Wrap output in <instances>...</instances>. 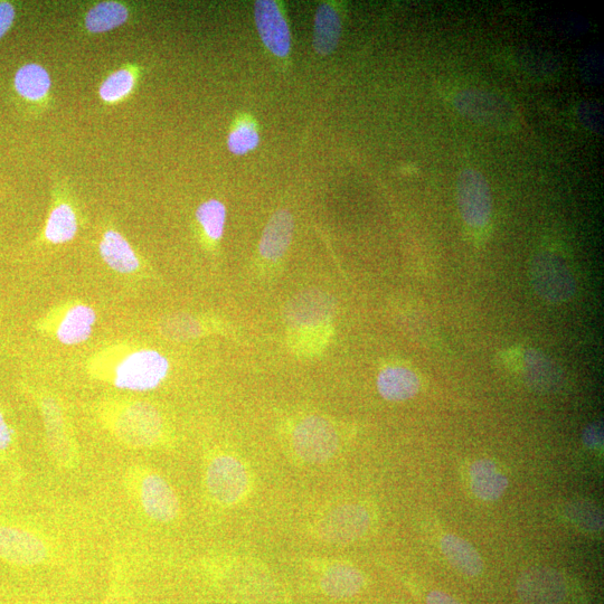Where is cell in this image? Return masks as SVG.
Wrapping results in <instances>:
<instances>
[{
	"instance_id": "obj_1",
	"label": "cell",
	"mask_w": 604,
	"mask_h": 604,
	"mask_svg": "<svg viewBox=\"0 0 604 604\" xmlns=\"http://www.w3.org/2000/svg\"><path fill=\"white\" fill-rule=\"evenodd\" d=\"M453 106L462 117L480 126L511 130L518 126V111L500 94L483 89H465L456 94Z\"/></svg>"
},
{
	"instance_id": "obj_2",
	"label": "cell",
	"mask_w": 604,
	"mask_h": 604,
	"mask_svg": "<svg viewBox=\"0 0 604 604\" xmlns=\"http://www.w3.org/2000/svg\"><path fill=\"white\" fill-rule=\"evenodd\" d=\"M532 287L549 304H563L577 291V281L568 263L550 251L537 253L530 267Z\"/></svg>"
},
{
	"instance_id": "obj_3",
	"label": "cell",
	"mask_w": 604,
	"mask_h": 604,
	"mask_svg": "<svg viewBox=\"0 0 604 604\" xmlns=\"http://www.w3.org/2000/svg\"><path fill=\"white\" fill-rule=\"evenodd\" d=\"M456 190L462 221L471 229H485L493 216V195L486 176L475 168L462 169Z\"/></svg>"
},
{
	"instance_id": "obj_4",
	"label": "cell",
	"mask_w": 604,
	"mask_h": 604,
	"mask_svg": "<svg viewBox=\"0 0 604 604\" xmlns=\"http://www.w3.org/2000/svg\"><path fill=\"white\" fill-rule=\"evenodd\" d=\"M169 372L167 358L153 349L128 355L116 370L115 385L118 389L132 392L155 390Z\"/></svg>"
},
{
	"instance_id": "obj_5",
	"label": "cell",
	"mask_w": 604,
	"mask_h": 604,
	"mask_svg": "<svg viewBox=\"0 0 604 604\" xmlns=\"http://www.w3.org/2000/svg\"><path fill=\"white\" fill-rule=\"evenodd\" d=\"M292 441L297 455L314 465L332 459L339 447L338 433L333 424L320 417L302 420L294 431Z\"/></svg>"
},
{
	"instance_id": "obj_6",
	"label": "cell",
	"mask_w": 604,
	"mask_h": 604,
	"mask_svg": "<svg viewBox=\"0 0 604 604\" xmlns=\"http://www.w3.org/2000/svg\"><path fill=\"white\" fill-rule=\"evenodd\" d=\"M163 420L153 405L135 403L119 414L116 422L118 438L130 447L155 445L162 436Z\"/></svg>"
},
{
	"instance_id": "obj_7",
	"label": "cell",
	"mask_w": 604,
	"mask_h": 604,
	"mask_svg": "<svg viewBox=\"0 0 604 604\" xmlns=\"http://www.w3.org/2000/svg\"><path fill=\"white\" fill-rule=\"evenodd\" d=\"M206 484L217 502L234 504L247 492L248 471L238 459L230 456L217 457L207 469Z\"/></svg>"
},
{
	"instance_id": "obj_8",
	"label": "cell",
	"mask_w": 604,
	"mask_h": 604,
	"mask_svg": "<svg viewBox=\"0 0 604 604\" xmlns=\"http://www.w3.org/2000/svg\"><path fill=\"white\" fill-rule=\"evenodd\" d=\"M371 526V516L361 505L339 506L318 525L322 539L334 544H348L361 539Z\"/></svg>"
},
{
	"instance_id": "obj_9",
	"label": "cell",
	"mask_w": 604,
	"mask_h": 604,
	"mask_svg": "<svg viewBox=\"0 0 604 604\" xmlns=\"http://www.w3.org/2000/svg\"><path fill=\"white\" fill-rule=\"evenodd\" d=\"M568 594L563 575L545 566H535L517 581V596L524 604H561Z\"/></svg>"
},
{
	"instance_id": "obj_10",
	"label": "cell",
	"mask_w": 604,
	"mask_h": 604,
	"mask_svg": "<svg viewBox=\"0 0 604 604\" xmlns=\"http://www.w3.org/2000/svg\"><path fill=\"white\" fill-rule=\"evenodd\" d=\"M254 21L264 46L280 59L291 51V32L281 7L273 0H259L254 5Z\"/></svg>"
},
{
	"instance_id": "obj_11",
	"label": "cell",
	"mask_w": 604,
	"mask_h": 604,
	"mask_svg": "<svg viewBox=\"0 0 604 604\" xmlns=\"http://www.w3.org/2000/svg\"><path fill=\"white\" fill-rule=\"evenodd\" d=\"M47 549L39 536L25 528L0 525V559L15 565L33 566L45 561Z\"/></svg>"
},
{
	"instance_id": "obj_12",
	"label": "cell",
	"mask_w": 604,
	"mask_h": 604,
	"mask_svg": "<svg viewBox=\"0 0 604 604\" xmlns=\"http://www.w3.org/2000/svg\"><path fill=\"white\" fill-rule=\"evenodd\" d=\"M335 313V302L322 291L302 292L285 309L286 322L294 327H315L327 324Z\"/></svg>"
},
{
	"instance_id": "obj_13",
	"label": "cell",
	"mask_w": 604,
	"mask_h": 604,
	"mask_svg": "<svg viewBox=\"0 0 604 604\" xmlns=\"http://www.w3.org/2000/svg\"><path fill=\"white\" fill-rule=\"evenodd\" d=\"M139 498L145 513L157 522H172L179 514V502L173 488L158 475H147L141 480Z\"/></svg>"
},
{
	"instance_id": "obj_14",
	"label": "cell",
	"mask_w": 604,
	"mask_h": 604,
	"mask_svg": "<svg viewBox=\"0 0 604 604\" xmlns=\"http://www.w3.org/2000/svg\"><path fill=\"white\" fill-rule=\"evenodd\" d=\"M294 230V217L289 211L279 210L273 214L259 243L261 256L271 262L280 260L290 247Z\"/></svg>"
},
{
	"instance_id": "obj_15",
	"label": "cell",
	"mask_w": 604,
	"mask_h": 604,
	"mask_svg": "<svg viewBox=\"0 0 604 604\" xmlns=\"http://www.w3.org/2000/svg\"><path fill=\"white\" fill-rule=\"evenodd\" d=\"M420 388L417 373L405 366L386 367L377 377V390L386 401H408L419 393Z\"/></svg>"
},
{
	"instance_id": "obj_16",
	"label": "cell",
	"mask_w": 604,
	"mask_h": 604,
	"mask_svg": "<svg viewBox=\"0 0 604 604\" xmlns=\"http://www.w3.org/2000/svg\"><path fill=\"white\" fill-rule=\"evenodd\" d=\"M471 489L484 502H495L502 497L509 485L507 477L500 473L490 459H479L470 467Z\"/></svg>"
},
{
	"instance_id": "obj_17",
	"label": "cell",
	"mask_w": 604,
	"mask_h": 604,
	"mask_svg": "<svg viewBox=\"0 0 604 604\" xmlns=\"http://www.w3.org/2000/svg\"><path fill=\"white\" fill-rule=\"evenodd\" d=\"M441 551L453 569L466 577H478L484 571V561L473 545L461 537L448 534L442 537Z\"/></svg>"
},
{
	"instance_id": "obj_18",
	"label": "cell",
	"mask_w": 604,
	"mask_h": 604,
	"mask_svg": "<svg viewBox=\"0 0 604 604\" xmlns=\"http://www.w3.org/2000/svg\"><path fill=\"white\" fill-rule=\"evenodd\" d=\"M524 377L531 388L543 392L555 391L562 381L558 366L534 349L524 355Z\"/></svg>"
},
{
	"instance_id": "obj_19",
	"label": "cell",
	"mask_w": 604,
	"mask_h": 604,
	"mask_svg": "<svg viewBox=\"0 0 604 604\" xmlns=\"http://www.w3.org/2000/svg\"><path fill=\"white\" fill-rule=\"evenodd\" d=\"M96 323V310L86 305H78L71 308L65 315L56 336L64 345H79L88 341Z\"/></svg>"
},
{
	"instance_id": "obj_20",
	"label": "cell",
	"mask_w": 604,
	"mask_h": 604,
	"mask_svg": "<svg viewBox=\"0 0 604 604\" xmlns=\"http://www.w3.org/2000/svg\"><path fill=\"white\" fill-rule=\"evenodd\" d=\"M342 35V21L337 9L330 4H322L315 15L314 49L319 55L332 54Z\"/></svg>"
},
{
	"instance_id": "obj_21",
	"label": "cell",
	"mask_w": 604,
	"mask_h": 604,
	"mask_svg": "<svg viewBox=\"0 0 604 604\" xmlns=\"http://www.w3.org/2000/svg\"><path fill=\"white\" fill-rule=\"evenodd\" d=\"M100 253L108 266L122 275H130L139 266V260L128 241L116 231H108L100 243Z\"/></svg>"
},
{
	"instance_id": "obj_22",
	"label": "cell",
	"mask_w": 604,
	"mask_h": 604,
	"mask_svg": "<svg viewBox=\"0 0 604 604\" xmlns=\"http://www.w3.org/2000/svg\"><path fill=\"white\" fill-rule=\"evenodd\" d=\"M364 587L363 574L353 566L338 564L329 568L322 579V588L329 597H354Z\"/></svg>"
},
{
	"instance_id": "obj_23",
	"label": "cell",
	"mask_w": 604,
	"mask_h": 604,
	"mask_svg": "<svg viewBox=\"0 0 604 604\" xmlns=\"http://www.w3.org/2000/svg\"><path fill=\"white\" fill-rule=\"evenodd\" d=\"M15 89L26 100L40 101L49 93L52 81L49 72L39 64H26L15 75Z\"/></svg>"
},
{
	"instance_id": "obj_24",
	"label": "cell",
	"mask_w": 604,
	"mask_h": 604,
	"mask_svg": "<svg viewBox=\"0 0 604 604\" xmlns=\"http://www.w3.org/2000/svg\"><path fill=\"white\" fill-rule=\"evenodd\" d=\"M128 18L126 6L117 2H103L90 9L86 16V27L94 34L106 33L124 25Z\"/></svg>"
},
{
	"instance_id": "obj_25",
	"label": "cell",
	"mask_w": 604,
	"mask_h": 604,
	"mask_svg": "<svg viewBox=\"0 0 604 604\" xmlns=\"http://www.w3.org/2000/svg\"><path fill=\"white\" fill-rule=\"evenodd\" d=\"M43 417L49 437L50 447L60 461L70 458L69 442L66 440L61 409L53 400H45L42 404Z\"/></svg>"
},
{
	"instance_id": "obj_26",
	"label": "cell",
	"mask_w": 604,
	"mask_h": 604,
	"mask_svg": "<svg viewBox=\"0 0 604 604\" xmlns=\"http://www.w3.org/2000/svg\"><path fill=\"white\" fill-rule=\"evenodd\" d=\"M77 215L68 204H61L52 211L45 228V237L51 243L70 242L78 233Z\"/></svg>"
},
{
	"instance_id": "obj_27",
	"label": "cell",
	"mask_w": 604,
	"mask_h": 604,
	"mask_svg": "<svg viewBox=\"0 0 604 604\" xmlns=\"http://www.w3.org/2000/svg\"><path fill=\"white\" fill-rule=\"evenodd\" d=\"M515 62L525 74L536 78L551 77L560 68L559 61L552 53L530 47L519 50L515 55Z\"/></svg>"
},
{
	"instance_id": "obj_28",
	"label": "cell",
	"mask_w": 604,
	"mask_h": 604,
	"mask_svg": "<svg viewBox=\"0 0 604 604\" xmlns=\"http://www.w3.org/2000/svg\"><path fill=\"white\" fill-rule=\"evenodd\" d=\"M564 515L568 521L587 533H599L603 528L601 509L587 500H574L565 506Z\"/></svg>"
},
{
	"instance_id": "obj_29",
	"label": "cell",
	"mask_w": 604,
	"mask_h": 604,
	"mask_svg": "<svg viewBox=\"0 0 604 604\" xmlns=\"http://www.w3.org/2000/svg\"><path fill=\"white\" fill-rule=\"evenodd\" d=\"M260 145V132L256 121L245 117L237 122L228 137V147L232 154L244 156Z\"/></svg>"
},
{
	"instance_id": "obj_30",
	"label": "cell",
	"mask_w": 604,
	"mask_h": 604,
	"mask_svg": "<svg viewBox=\"0 0 604 604\" xmlns=\"http://www.w3.org/2000/svg\"><path fill=\"white\" fill-rule=\"evenodd\" d=\"M196 219L205 234L213 241L222 239L226 222V207L217 200H210L198 207Z\"/></svg>"
},
{
	"instance_id": "obj_31",
	"label": "cell",
	"mask_w": 604,
	"mask_h": 604,
	"mask_svg": "<svg viewBox=\"0 0 604 604\" xmlns=\"http://www.w3.org/2000/svg\"><path fill=\"white\" fill-rule=\"evenodd\" d=\"M134 86V75L129 70H119L102 83L100 97L103 101L115 103L127 97Z\"/></svg>"
},
{
	"instance_id": "obj_32",
	"label": "cell",
	"mask_w": 604,
	"mask_h": 604,
	"mask_svg": "<svg viewBox=\"0 0 604 604\" xmlns=\"http://www.w3.org/2000/svg\"><path fill=\"white\" fill-rule=\"evenodd\" d=\"M162 333L174 341H188L201 334V325L191 316L175 315L164 320Z\"/></svg>"
},
{
	"instance_id": "obj_33",
	"label": "cell",
	"mask_w": 604,
	"mask_h": 604,
	"mask_svg": "<svg viewBox=\"0 0 604 604\" xmlns=\"http://www.w3.org/2000/svg\"><path fill=\"white\" fill-rule=\"evenodd\" d=\"M578 66L584 83L592 87L600 86L604 80V60L600 50H585L580 55Z\"/></svg>"
},
{
	"instance_id": "obj_34",
	"label": "cell",
	"mask_w": 604,
	"mask_h": 604,
	"mask_svg": "<svg viewBox=\"0 0 604 604\" xmlns=\"http://www.w3.org/2000/svg\"><path fill=\"white\" fill-rule=\"evenodd\" d=\"M577 117L580 124L592 134L603 135L604 118L603 110L599 103L593 101H582L577 107Z\"/></svg>"
},
{
	"instance_id": "obj_35",
	"label": "cell",
	"mask_w": 604,
	"mask_h": 604,
	"mask_svg": "<svg viewBox=\"0 0 604 604\" xmlns=\"http://www.w3.org/2000/svg\"><path fill=\"white\" fill-rule=\"evenodd\" d=\"M603 441V423L601 421L593 422L583 430L582 442L588 449L599 451L603 447Z\"/></svg>"
},
{
	"instance_id": "obj_36",
	"label": "cell",
	"mask_w": 604,
	"mask_h": 604,
	"mask_svg": "<svg viewBox=\"0 0 604 604\" xmlns=\"http://www.w3.org/2000/svg\"><path fill=\"white\" fill-rule=\"evenodd\" d=\"M15 8L11 3H0V39H3L5 34L11 30L15 21Z\"/></svg>"
},
{
	"instance_id": "obj_37",
	"label": "cell",
	"mask_w": 604,
	"mask_h": 604,
	"mask_svg": "<svg viewBox=\"0 0 604 604\" xmlns=\"http://www.w3.org/2000/svg\"><path fill=\"white\" fill-rule=\"evenodd\" d=\"M13 443V430L9 428L4 415L0 412V452H6Z\"/></svg>"
},
{
	"instance_id": "obj_38",
	"label": "cell",
	"mask_w": 604,
	"mask_h": 604,
	"mask_svg": "<svg viewBox=\"0 0 604 604\" xmlns=\"http://www.w3.org/2000/svg\"><path fill=\"white\" fill-rule=\"evenodd\" d=\"M427 604H462L457 599L442 591H432L428 594Z\"/></svg>"
}]
</instances>
